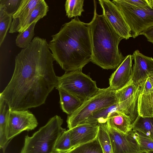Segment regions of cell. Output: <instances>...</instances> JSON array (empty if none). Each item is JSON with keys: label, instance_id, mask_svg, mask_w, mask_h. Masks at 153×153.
I'll return each instance as SVG.
<instances>
[{"label": "cell", "instance_id": "cell-5", "mask_svg": "<svg viewBox=\"0 0 153 153\" xmlns=\"http://www.w3.org/2000/svg\"><path fill=\"white\" fill-rule=\"evenodd\" d=\"M57 78L56 89L63 90L84 102L96 94L100 89L96 81L82 70L65 72Z\"/></svg>", "mask_w": 153, "mask_h": 153}, {"label": "cell", "instance_id": "cell-22", "mask_svg": "<svg viewBox=\"0 0 153 153\" xmlns=\"http://www.w3.org/2000/svg\"><path fill=\"white\" fill-rule=\"evenodd\" d=\"M143 153L153 152V139L137 131L131 130L128 133Z\"/></svg>", "mask_w": 153, "mask_h": 153}, {"label": "cell", "instance_id": "cell-19", "mask_svg": "<svg viewBox=\"0 0 153 153\" xmlns=\"http://www.w3.org/2000/svg\"><path fill=\"white\" fill-rule=\"evenodd\" d=\"M138 115L143 117H153V88L146 93H141L137 103Z\"/></svg>", "mask_w": 153, "mask_h": 153}, {"label": "cell", "instance_id": "cell-2", "mask_svg": "<svg viewBox=\"0 0 153 153\" xmlns=\"http://www.w3.org/2000/svg\"><path fill=\"white\" fill-rule=\"evenodd\" d=\"M48 43L55 61L65 72L82 70L92 60L89 23L75 17L63 25Z\"/></svg>", "mask_w": 153, "mask_h": 153}, {"label": "cell", "instance_id": "cell-33", "mask_svg": "<svg viewBox=\"0 0 153 153\" xmlns=\"http://www.w3.org/2000/svg\"><path fill=\"white\" fill-rule=\"evenodd\" d=\"M52 153H65V152L58 151H54Z\"/></svg>", "mask_w": 153, "mask_h": 153}, {"label": "cell", "instance_id": "cell-8", "mask_svg": "<svg viewBox=\"0 0 153 153\" xmlns=\"http://www.w3.org/2000/svg\"><path fill=\"white\" fill-rule=\"evenodd\" d=\"M38 124L37 120L27 110H10L7 129V138L9 141L22 132L34 129Z\"/></svg>", "mask_w": 153, "mask_h": 153}, {"label": "cell", "instance_id": "cell-16", "mask_svg": "<svg viewBox=\"0 0 153 153\" xmlns=\"http://www.w3.org/2000/svg\"><path fill=\"white\" fill-rule=\"evenodd\" d=\"M107 123L108 126L124 134H128L132 130V121L130 117L118 110L109 114Z\"/></svg>", "mask_w": 153, "mask_h": 153}, {"label": "cell", "instance_id": "cell-7", "mask_svg": "<svg viewBox=\"0 0 153 153\" xmlns=\"http://www.w3.org/2000/svg\"><path fill=\"white\" fill-rule=\"evenodd\" d=\"M147 5L137 7L123 1L113 0L130 28L132 37L135 38L142 32L153 26V4L149 0Z\"/></svg>", "mask_w": 153, "mask_h": 153}, {"label": "cell", "instance_id": "cell-15", "mask_svg": "<svg viewBox=\"0 0 153 153\" xmlns=\"http://www.w3.org/2000/svg\"><path fill=\"white\" fill-rule=\"evenodd\" d=\"M40 0H22L19 9L13 16L9 33L19 32L20 27Z\"/></svg>", "mask_w": 153, "mask_h": 153}, {"label": "cell", "instance_id": "cell-10", "mask_svg": "<svg viewBox=\"0 0 153 153\" xmlns=\"http://www.w3.org/2000/svg\"><path fill=\"white\" fill-rule=\"evenodd\" d=\"M103 14L117 33L123 39L132 37L131 30L117 5L109 0H99Z\"/></svg>", "mask_w": 153, "mask_h": 153}, {"label": "cell", "instance_id": "cell-11", "mask_svg": "<svg viewBox=\"0 0 153 153\" xmlns=\"http://www.w3.org/2000/svg\"><path fill=\"white\" fill-rule=\"evenodd\" d=\"M134 63L131 80L134 84L141 86L148 77L153 78V59L142 54L138 50L132 55Z\"/></svg>", "mask_w": 153, "mask_h": 153}, {"label": "cell", "instance_id": "cell-12", "mask_svg": "<svg viewBox=\"0 0 153 153\" xmlns=\"http://www.w3.org/2000/svg\"><path fill=\"white\" fill-rule=\"evenodd\" d=\"M132 55L125 57L122 62L109 79V88L116 91L123 88L131 80L132 74Z\"/></svg>", "mask_w": 153, "mask_h": 153}, {"label": "cell", "instance_id": "cell-25", "mask_svg": "<svg viewBox=\"0 0 153 153\" xmlns=\"http://www.w3.org/2000/svg\"><path fill=\"white\" fill-rule=\"evenodd\" d=\"M37 22H35L27 29L19 33L16 39V44L18 47L24 49L30 43L34 35V28Z\"/></svg>", "mask_w": 153, "mask_h": 153}, {"label": "cell", "instance_id": "cell-34", "mask_svg": "<svg viewBox=\"0 0 153 153\" xmlns=\"http://www.w3.org/2000/svg\"><path fill=\"white\" fill-rule=\"evenodd\" d=\"M150 78V79H151V80H152V81L153 82V78H150V77H149Z\"/></svg>", "mask_w": 153, "mask_h": 153}, {"label": "cell", "instance_id": "cell-26", "mask_svg": "<svg viewBox=\"0 0 153 153\" xmlns=\"http://www.w3.org/2000/svg\"><path fill=\"white\" fill-rule=\"evenodd\" d=\"M65 153H104L98 137L95 140L72 149Z\"/></svg>", "mask_w": 153, "mask_h": 153}, {"label": "cell", "instance_id": "cell-18", "mask_svg": "<svg viewBox=\"0 0 153 153\" xmlns=\"http://www.w3.org/2000/svg\"><path fill=\"white\" fill-rule=\"evenodd\" d=\"M10 107L3 98L0 96V147L4 149L9 141L7 138V129Z\"/></svg>", "mask_w": 153, "mask_h": 153}, {"label": "cell", "instance_id": "cell-31", "mask_svg": "<svg viewBox=\"0 0 153 153\" xmlns=\"http://www.w3.org/2000/svg\"><path fill=\"white\" fill-rule=\"evenodd\" d=\"M129 4L137 7L145 6L150 2L149 0H122Z\"/></svg>", "mask_w": 153, "mask_h": 153}, {"label": "cell", "instance_id": "cell-20", "mask_svg": "<svg viewBox=\"0 0 153 153\" xmlns=\"http://www.w3.org/2000/svg\"><path fill=\"white\" fill-rule=\"evenodd\" d=\"M48 6L44 0H40L22 25L19 32L24 31L35 22H38L47 15Z\"/></svg>", "mask_w": 153, "mask_h": 153}, {"label": "cell", "instance_id": "cell-35", "mask_svg": "<svg viewBox=\"0 0 153 153\" xmlns=\"http://www.w3.org/2000/svg\"><path fill=\"white\" fill-rule=\"evenodd\" d=\"M151 2L153 4V0H150Z\"/></svg>", "mask_w": 153, "mask_h": 153}, {"label": "cell", "instance_id": "cell-21", "mask_svg": "<svg viewBox=\"0 0 153 153\" xmlns=\"http://www.w3.org/2000/svg\"><path fill=\"white\" fill-rule=\"evenodd\" d=\"M117 110L120 111L118 103L97 110L93 112L82 124L88 123L96 125L100 123H105L107 122L109 114Z\"/></svg>", "mask_w": 153, "mask_h": 153}, {"label": "cell", "instance_id": "cell-9", "mask_svg": "<svg viewBox=\"0 0 153 153\" xmlns=\"http://www.w3.org/2000/svg\"><path fill=\"white\" fill-rule=\"evenodd\" d=\"M141 91V86L135 85L132 80L116 91L120 111L129 116L132 123L138 116L137 103Z\"/></svg>", "mask_w": 153, "mask_h": 153}, {"label": "cell", "instance_id": "cell-36", "mask_svg": "<svg viewBox=\"0 0 153 153\" xmlns=\"http://www.w3.org/2000/svg\"><path fill=\"white\" fill-rule=\"evenodd\" d=\"M148 153H153V152H150Z\"/></svg>", "mask_w": 153, "mask_h": 153}, {"label": "cell", "instance_id": "cell-1", "mask_svg": "<svg viewBox=\"0 0 153 153\" xmlns=\"http://www.w3.org/2000/svg\"><path fill=\"white\" fill-rule=\"evenodd\" d=\"M54 61L46 39L39 36L16 55L13 76L0 94L10 110H27L45 103L58 84Z\"/></svg>", "mask_w": 153, "mask_h": 153}, {"label": "cell", "instance_id": "cell-6", "mask_svg": "<svg viewBox=\"0 0 153 153\" xmlns=\"http://www.w3.org/2000/svg\"><path fill=\"white\" fill-rule=\"evenodd\" d=\"M118 103L116 91L109 87L100 89L95 95L84 101L80 107L71 115L67 123L68 129L82 123L96 110Z\"/></svg>", "mask_w": 153, "mask_h": 153}, {"label": "cell", "instance_id": "cell-14", "mask_svg": "<svg viewBox=\"0 0 153 153\" xmlns=\"http://www.w3.org/2000/svg\"><path fill=\"white\" fill-rule=\"evenodd\" d=\"M107 127L114 153H143L128 134L121 133L108 125Z\"/></svg>", "mask_w": 153, "mask_h": 153}, {"label": "cell", "instance_id": "cell-13", "mask_svg": "<svg viewBox=\"0 0 153 153\" xmlns=\"http://www.w3.org/2000/svg\"><path fill=\"white\" fill-rule=\"evenodd\" d=\"M99 129L98 124L88 123L80 124L68 129L72 149L96 139L98 137Z\"/></svg>", "mask_w": 153, "mask_h": 153}, {"label": "cell", "instance_id": "cell-4", "mask_svg": "<svg viewBox=\"0 0 153 153\" xmlns=\"http://www.w3.org/2000/svg\"><path fill=\"white\" fill-rule=\"evenodd\" d=\"M63 120L56 115L31 136H25L20 153H52L56 142L66 129L62 127Z\"/></svg>", "mask_w": 153, "mask_h": 153}, {"label": "cell", "instance_id": "cell-28", "mask_svg": "<svg viewBox=\"0 0 153 153\" xmlns=\"http://www.w3.org/2000/svg\"><path fill=\"white\" fill-rule=\"evenodd\" d=\"M13 16H10L0 9V46L3 43L10 29Z\"/></svg>", "mask_w": 153, "mask_h": 153}, {"label": "cell", "instance_id": "cell-24", "mask_svg": "<svg viewBox=\"0 0 153 153\" xmlns=\"http://www.w3.org/2000/svg\"><path fill=\"white\" fill-rule=\"evenodd\" d=\"M99 127L98 139L104 153H114L108 131L107 122L98 124Z\"/></svg>", "mask_w": 153, "mask_h": 153}, {"label": "cell", "instance_id": "cell-30", "mask_svg": "<svg viewBox=\"0 0 153 153\" xmlns=\"http://www.w3.org/2000/svg\"><path fill=\"white\" fill-rule=\"evenodd\" d=\"M71 149L70 133L68 130L63 133L58 140L54 151L66 152Z\"/></svg>", "mask_w": 153, "mask_h": 153}, {"label": "cell", "instance_id": "cell-3", "mask_svg": "<svg viewBox=\"0 0 153 153\" xmlns=\"http://www.w3.org/2000/svg\"><path fill=\"white\" fill-rule=\"evenodd\" d=\"M92 19L89 23L94 64L105 69H117L125 57L118 46L123 39L115 30L104 15H99L95 1Z\"/></svg>", "mask_w": 153, "mask_h": 153}, {"label": "cell", "instance_id": "cell-29", "mask_svg": "<svg viewBox=\"0 0 153 153\" xmlns=\"http://www.w3.org/2000/svg\"><path fill=\"white\" fill-rule=\"evenodd\" d=\"M22 0H0V9L13 16L20 7Z\"/></svg>", "mask_w": 153, "mask_h": 153}, {"label": "cell", "instance_id": "cell-32", "mask_svg": "<svg viewBox=\"0 0 153 153\" xmlns=\"http://www.w3.org/2000/svg\"><path fill=\"white\" fill-rule=\"evenodd\" d=\"M141 35H144L148 41L153 44V26L143 31Z\"/></svg>", "mask_w": 153, "mask_h": 153}, {"label": "cell", "instance_id": "cell-17", "mask_svg": "<svg viewBox=\"0 0 153 153\" xmlns=\"http://www.w3.org/2000/svg\"><path fill=\"white\" fill-rule=\"evenodd\" d=\"M60 97V103L63 111L71 115L82 105L84 101L75 96L61 89H57Z\"/></svg>", "mask_w": 153, "mask_h": 153}, {"label": "cell", "instance_id": "cell-23", "mask_svg": "<svg viewBox=\"0 0 153 153\" xmlns=\"http://www.w3.org/2000/svg\"><path fill=\"white\" fill-rule=\"evenodd\" d=\"M132 130L153 139V117H143L138 115L132 123Z\"/></svg>", "mask_w": 153, "mask_h": 153}, {"label": "cell", "instance_id": "cell-27", "mask_svg": "<svg viewBox=\"0 0 153 153\" xmlns=\"http://www.w3.org/2000/svg\"><path fill=\"white\" fill-rule=\"evenodd\" d=\"M84 0H67L65 8L66 16L69 18L81 16L84 11L83 8Z\"/></svg>", "mask_w": 153, "mask_h": 153}]
</instances>
